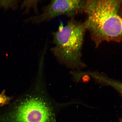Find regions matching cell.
<instances>
[{
    "label": "cell",
    "instance_id": "cell-1",
    "mask_svg": "<svg viewBox=\"0 0 122 122\" xmlns=\"http://www.w3.org/2000/svg\"><path fill=\"white\" fill-rule=\"evenodd\" d=\"M122 1H86L85 25L98 45L105 41H122V17L119 14Z\"/></svg>",
    "mask_w": 122,
    "mask_h": 122
},
{
    "label": "cell",
    "instance_id": "cell-2",
    "mask_svg": "<svg viewBox=\"0 0 122 122\" xmlns=\"http://www.w3.org/2000/svg\"><path fill=\"white\" fill-rule=\"evenodd\" d=\"M85 30L84 24L73 18L65 25L61 22L57 30L52 32L53 46L50 50L61 63L73 69L86 66L81 60Z\"/></svg>",
    "mask_w": 122,
    "mask_h": 122
},
{
    "label": "cell",
    "instance_id": "cell-3",
    "mask_svg": "<svg viewBox=\"0 0 122 122\" xmlns=\"http://www.w3.org/2000/svg\"><path fill=\"white\" fill-rule=\"evenodd\" d=\"M8 118L0 122H56L54 107L44 91L41 79Z\"/></svg>",
    "mask_w": 122,
    "mask_h": 122
},
{
    "label": "cell",
    "instance_id": "cell-4",
    "mask_svg": "<svg viewBox=\"0 0 122 122\" xmlns=\"http://www.w3.org/2000/svg\"><path fill=\"white\" fill-rule=\"evenodd\" d=\"M86 1L80 0H54L42 8L41 13L27 18L25 22L39 24L58 16L65 15L71 18L85 10Z\"/></svg>",
    "mask_w": 122,
    "mask_h": 122
},
{
    "label": "cell",
    "instance_id": "cell-5",
    "mask_svg": "<svg viewBox=\"0 0 122 122\" xmlns=\"http://www.w3.org/2000/svg\"><path fill=\"white\" fill-rule=\"evenodd\" d=\"M96 81L102 84L110 86L118 91L122 96V82L108 77L102 73L96 76Z\"/></svg>",
    "mask_w": 122,
    "mask_h": 122
},
{
    "label": "cell",
    "instance_id": "cell-6",
    "mask_svg": "<svg viewBox=\"0 0 122 122\" xmlns=\"http://www.w3.org/2000/svg\"><path fill=\"white\" fill-rule=\"evenodd\" d=\"M41 1V0L24 1L22 4V7L25 8V13H29L30 10H33L36 13V15H37L40 13L38 8V4Z\"/></svg>",
    "mask_w": 122,
    "mask_h": 122
},
{
    "label": "cell",
    "instance_id": "cell-7",
    "mask_svg": "<svg viewBox=\"0 0 122 122\" xmlns=\"http://www.w3.org/2000/svg\"><path fill=\"white\" fill-rule=\"evenodd\" d=\"M10 97L5 94V91L0 94V106H2L8 103L10 100Z\"/></svg>",
    "mask_w": 122,
    "mask_h": 122
},
{
    "label": "cell",
    "instance_id": "cell-8",
    "mask_svg": "<svg viewBox=\"0 0 122 122\" xmlns=\"http://www.w3.org/2000/svg\"><path fill=\"white\" fill-rule=\"evenodd\" d=\"M119 122H122V118H120L119 119Z\"/></svg>",
    "mask_w": 122,
    "mask_h": 122
},
{
    "label": "cell",
    "instance_id": "cell-9",
    "mask_svg": "<svg viewBox=\"0 0 122 122\" xmlns=\"http://www.w3.org/2000/svg\"></svg>",
    "mask_w": 122,
    "mask_h": 122
}]
</instances>
